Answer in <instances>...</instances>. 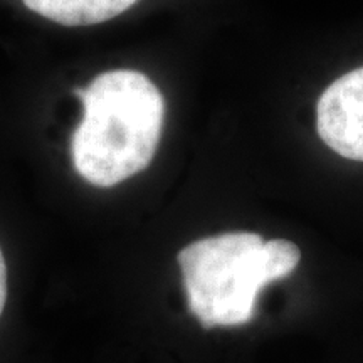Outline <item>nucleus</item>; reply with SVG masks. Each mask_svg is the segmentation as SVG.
<instances>
[{
	"label": "nucleus",
	"mask_w": 363,
	"mask_h": 363,
	"mask_svg": "<svg viewBox=\"0 0 363 363\" xmlns=\"http://www.w3.org/2000/svg\"><path fill=\"white\" fill-rule=\"evenodd\" d=\"M84 106L71 142L74 169L96 187H113L147 169L160 142L165 101L138 71L103 72L76 91Z\"/></svg>",
	"instance_id": "nucleus-1"
},
{
	"label": "nucleus",
	"mask_w": 363,
	"mask_h": 363,
	"mask_svg": "<svg viewBox=\"0 0 363 363\" xmlns=\"http://www.w3.org/2000/svg\"><path fill=\"white\" fill-rule=\"evenodd\" d=\"M301 251L286 239L256 233H224L189 244L179 252L189 310L203 328L246 325L261 289L296 269Z\"/></svg>",
	"instance_id": "nucleus-2"
},
{
	"label": "nucleus",
	"mask_w": 363,
	"mask_h": 363,
	"mask_svg": "<svg viewBox=\"0 0 363 363\" xmlns=\"http://www.w3.org/2000/svg\"><path fill=\"white\" fill-rule=\"evenodd\" d=\"M316 130L340 157L363 162V66L323 91L316 106Z\"/></svg>",
	"instance_id": "nucleus-3"
},
{
	"label": "nucleus",
	"mask_w": 363,
	"mask_h": 363,
	"mask_svg": "<svg viewBox=\"0 0 363 363\" xmlns=\"http://www.w3.org/2000/svg\"><path fill=\"white\" fill-rule=\"evenodd\" d=\"M30 11L62 26H94L120 16L136 0H22Z\"/></svg>",
	"instance_id": "nucleus-4"
},
{
	"label": "nucleus",
	"mask_w": 363,
	"mask_h": 363,
	"mask_svg": "<svg viewBox=\"0 0 363 363\" xmlns=\"http://www.w3.org/2000/svg\"><path fill=\"white\" fill-rule=\"evenodd\" d=\"M6 301H7V266H6V259H4L2 249H0V316H2Z\"/></svg>",
	"instance_id": "nucleus-5"
}]
</instances>
